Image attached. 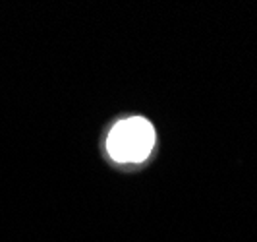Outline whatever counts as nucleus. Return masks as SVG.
<instances>
[{
  "instance_id": "nucleus-1",
  "label": "nucleus",
  "mask_w": 257,
  "mask_h": 242,
  "mask_svg": "<svg viewBox=\"0 0 257 242\" xmlns=\"http://www.w3.org/2000/svg\"><path fill=\"white\" fill-rule=\"evenodd\" d=\"M155 145V130L142 116H130L112 126L106 138L108 155L120 163H140Z\"/></svg>"
}]
</instances>
